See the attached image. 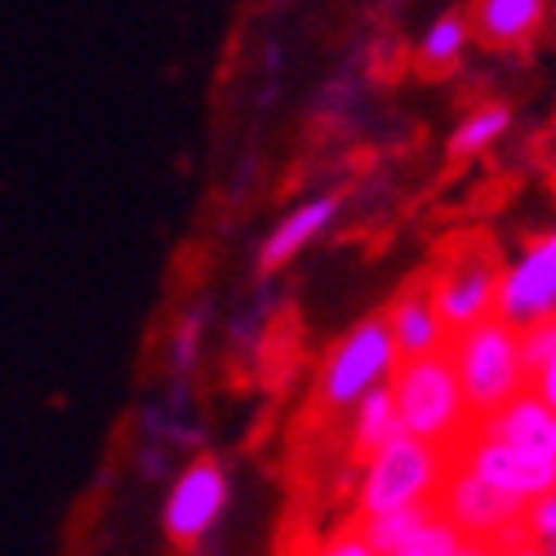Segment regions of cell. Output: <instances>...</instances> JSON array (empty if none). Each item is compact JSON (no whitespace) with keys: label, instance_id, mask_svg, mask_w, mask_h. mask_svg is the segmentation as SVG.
Returning a JSON list of instances; mask_svg holds the SVG:
<instances>
[{"label":"cell","instance_id":"obj_1","mask_svg":"<svg viewBox=\"0 0 556 556\" xmlns=\"http://www.w3.org/2000/svg\"><path fill=\"white\" fill-rule=\"evenodd\" d=\"M388 388L396 396V414H401L405 432L424 437V441H432V445H441L450 454L472 437L477 414H472L468 396H463V383H458V369L450 361V348L445 352H428V356L396 361Z\"/></svg>","mask_w":556,"mask_h":556},{"label":"cell","instance_id":"obj_2","mask_svg":"<svg viewBox=\"0 0 556 556\" xmlns=\"http://www.w3.org/2000/svg\"><path fill=\"white\" fill-rule=\"evenodd\" d=\"M450 361L458 369L463 396H468L477 419H485V414L507 405L521 388H530L521 330L498 312L477 320V326H468V330H458L450 339Z\"/></svg>","mask_w":556,"mask_h":556},{"label":"cell","instance_id":"obj_3","mask_svg":"<svg viewBox=\"0 0 556 556\" xmlns=\"http://www.w3.org/2000/svg\"><path fill=\"white\" fill-rule=\"evenodd\" d=\"M445 472H450V450L414 432H396L388 445H379L365 458L356 513L383 517V513H405V507H428L437 503Z\"/></svg>","mask_w":556,"mask_h":556},{"label":"cell","instance_id":"obj_4","mask_svg":"<svg viewBox=\"0 0 556 556\" xmlns=\"http://www.w3.org/2000/svg\"><path fill=\"white\" fill-rule=\"evenodd\" d=\"M526 503L530 498L485 481L477 468L450 454V472L441 481L437 507L468 530L481 552H534L526 530Z\"/></svg>","mask_w":556,"mask_h":556},{"label":"cell","instance_id":"obj_5","mask_svg":"<svg viewBox=\"0 0 556 556\" xmlns=\"http://www.w3.org/2000/svg\"><path fill=\"white\" fill-rule=\"evenodd\" d=\"M401 352L392 339L388 316H369L330 352L326 375H320V401L330 409H356L365 392H375L379 383L392 379Z\"/></svg>","mask_w":556,"mask_h":556},{"label":"cell","instance_id":"obj_6","mask_svg":"<svg viewBox=\"0 0 556 556\" xmlns=\"http://www.w3.org/2000/svg\"><path fill=\"white\" fill-rule=\"evenodd\" d=\"M498 286H503V267L485 241H472L468 250H450L445 263H437L432 294L450 339L498 312Z\"/></svg>","mask_w":556,"mask_h":556},{"label":"cell","instance_id":"obj_7","mask_svg":"<svg viewBox=\"0 0 556 556\" xmlns=\"http://www.w3.org/2000/svg\"><path fill=\"white\" fill-rule=\"evenodd\" d=\"M369 552L375 556H463L481 552L472 534L458 521H450L437 503L428 507H405V513H383V517H361Z\"/></svg>","mask_w":556,"mask_h":556},{"label":"cell","instance_id":"obj_8","mask_svg":"<svg viewBox=\"0 0 556 556\" xmlns=\"http://www.w3.org/2000/svg\"><path fill=\"white\" fill-rule=\"evenodd\" d=\"M227 507V472L214 458H197L165 498V534L174 547H197Z\"/></svg>","mask_w":556,"mask_h":556},{"label":"cell","instance_id":"obj_9","mask_svg":"<svg viewBox=\"0 0 556 556\" xmlns=\"http://www.w3.org/2000/svg\"><path fill=\"white\" fill-rule=\"evenodd\" d=\"M454 458H463L468 468H477L485 481L513 490L521 498H534V494H547L556 490V458H543V454H530V450H517L507 445L481 428H472V437L454 450Z\"/></svg>","mask_w":556,"mask_h":556},{"label":"cell","instance_id":"obj_10","mask_svg":"<svg viewBox=\"0 0 556 556\" xmlns=\"http://www.w3.org/2000/svg\"><path fill=\"white\" fill-rule=\"evenodd\" d=\"M556 312V231L539 237L517 267L503 271L498 286V316H507L517 330Z\"/></svg>","mask_w":556,"mask_h":556},{"label":"cell","instance_id":"obj_11","mask_svg":"<svg viewBox=\"0 0 556 556\" xmlns=\"http://www.w3.org/2000/svg\"><path fill=\"white\" fill-rule=\"evenodd\" d=\"M383 316H388V326H392V339H396L401 361L450 348V330H445L437 294H432V276H414V281L392 299V307Z\"/></svg>","mask_w":556,"mask_h":556},{"label":"cell","instance_id":"obj_12","mask_svg":"<svg viewBox=\"0 0 556 556\" xmlns=\"http://www.w3.org/2000/svg\"><path fill=\"white\" fill-rule=\"evenodd\" d=\"M477 428L507 441V445H517V450L556 458V409L534 388H521L507 405H498L494 414L477 419Z\"/></svg>","mask_w":556,"mask_h":556},{"label":"cell","instance_id":"obj_13","mask_svg":"<svg viewBox=\"0 0 556 556\" xmlns=\"http://www.w3.org/2000/svg\"><path fill=\"white\" fill-rule=\"evenodd\" d=\"M334 210H339V201L334 197H320V201H307V205H299L294 214H286L281 218V227L267 237V245H263V254H258V267L263 271H276V267H286L290 258H299L320 231H326V223L334 218Z\"/></svg>","mask_w":556,"mask_h":556},{"label":"cell","instance_id":"obj_14","mask_svg":"<svg viewBox=\"0 0 556 556\" xmlns=\"http://www.w3.org/2000/svg\"><path fill=\"white\" fill-rule=\"evenodd\" d=\"M543 23V0H477L472 10V36L494 50L526 45Z\"/></svg>","mask_w":556,"mask_h":556},{"label":"cell","instance_id":"obj_15","mask_svg":"<svg viewBox=\"0 0 556 556\" xmlns=\"http://www.w3.org/2000/svg\"><path fill=\"white\" fill-rule=\"evenodd\" d=\"M396 432H405L401 414H396V396H392L388 383H379L375 392H365L356 401V419H352V450H356V458L365 463L379 445H388Z\"/></svg>","mask_w":556,"mask_h":556},{"label":"cell","instance_id":"obj_16","mask_svg":"<svg viewBox=\"0 0 556 556\" xmlns=\"http://www.w3.org/2000/svg\"><path fill=\"white\" fill-rule=\"evenodd\" d=\"M468 40H472V18L445 14V18L432 23V31L424 36V45H419V63H424L428 72H445V67L458 63V54H463V45H468Z\"/></svg>","mask_w":556,"mask_h":556},{"label":"cell","instance_id":"obj_17","mask_svg":"<svg viewBox=\"0 0 556 556\" xmlns=\"http://www.w3.org/2000/svg\"><path fill=\"white\" fill-rule=\"evenodd\" d=\"M513 125V112H507L503 103H485L481 112H472L468 121H463L458 129H454V138H450V152L454 156H477V152H485L494 138Z\"/></svg>","mask_w":556,"mask_h":556},{"label":"cell","instance_id":"obj_18","mask_svg":"<svg viewBox=\"0 0 556 556\" xmlns=\"http://www.w3.org/2000/svg\"><path fill=\"white\" fill-rule=\"evenodd\" d=\"M526 530H530L534 552H556V490L534 494L526 503Z\"/></svg>","mask_w":556,"mask_h":556},{"label":"cell","instance_id":"obj_19","mask_svg":"<svg viewBox=\"0 0 556 556\" xmlns=\"http://www.w3.org/2000/svg\"><path fill=\"white\" fill-rule=\"evenodd\" d=\"M530 388H534V392L556 409V352H552V356L534 369V375H530Z\"/></svg>","mask_w":556,"mask_h":556}]
</instances>
